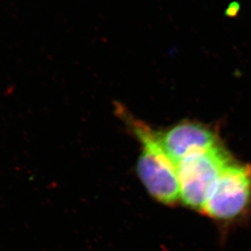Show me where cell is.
I'll use <instances>...</instances> for the list:
<instances>
[{
	"instance_id": "6da1fadb",
	"label": "cell",
	"mask_w": 251,
	"mask_h": 251,
	"mask_svg": "<svg viewBox=\"0 0 251 251\" xmlns=\"http://www.w3.org/2000/svg\"><path fill=\"white\" fill-rule=\"evenodd\" d=\"M121 113L142 146L136 167L140 179L152 198L164 205H176L180 200L176 167L165 152L159 132L125 112Z\"/></svg>"
},
{
	"instance_id": "7a4b0ae2",
	"label": "cell",
	"mask_w": 251,
	"mask_h": 251,
	"mask_svg": "<svg viewBox=\"0 0 251 251\" xmlns=\"http://www.w3.org/2000/svg\"><path fill=\"white\" fill-rule=\"evenodd\" d=\"M232 159L222 145L189 155L177 164L180 200L201 212L220 175Z\"/></svg>"
},
{
	"instance_id": "3957f363",
	"label": "cell",
	"mask_w": 251,
	"mask_h": 251,
	"mask_svg": "<svg viewBox=\"0 0 251 251\" xmlns=\"http://www.w3.org/2000/svg\"><path fill=\"white\" fill-rule=\"evenodd\" d=\"M251 206V167L232 160L208 197L201 213L220 225L244 217Z\"/></svg>"
},
{
	"instance_id": "277c9868",
	"label": "cell",
	"mask_w": 251,
	"mask_h": 251,
	"mask_svg": "<svg viewBox=\"0 0 251 251\" xmlns=\"http://www.w3.org/2000/svg\"><path fill=\"white\" fill-rule=\"evenodd\" d=\"M159 135L165 152L176 167L189 155L220 144L210 127L193 122H182Z\"/></svg>"
},
{
	"instance_id": "5b68a950",
	"label": "cell",
	"mask_w": 251,
	"mask_h": 251,
	"mask_svg": "<svg viewBox=\"0 0 251 251\" xmlns=\"http://www.w3.org/2000/svg\"><path fill=\"white\" fill-rule=\"evenodd\" d=\"M240 11V4L238 2H233L230 3L229 6L227 7L225 15L227 17H237Z\"/></svg>"
}]
</instances>
